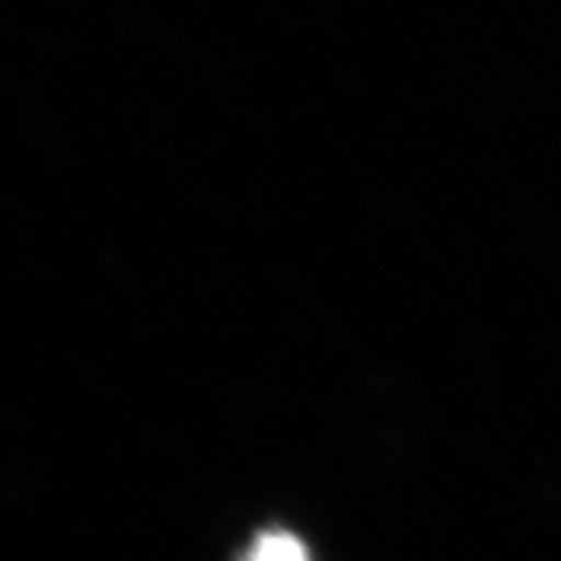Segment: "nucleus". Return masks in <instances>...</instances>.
<instances>
[{"mask_svg": "<svg viewBox=\"0 0 561 561\" xmlns=\"http://www.w3.org/2000/svg\"><path fill=\"white\" fill-rule=\"evenodd\" d=\"M239 561H311L305 542L290 531L270 529L253 538Z\"/></svg>", "mask_w": 561, "mask_h": 561, "instance_id": "1", "label": "nucleus"}]
</instances>
